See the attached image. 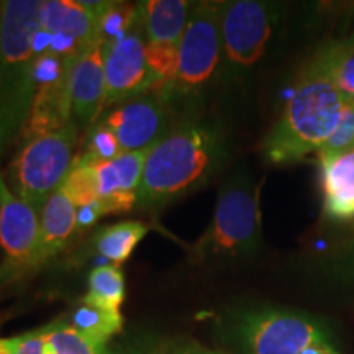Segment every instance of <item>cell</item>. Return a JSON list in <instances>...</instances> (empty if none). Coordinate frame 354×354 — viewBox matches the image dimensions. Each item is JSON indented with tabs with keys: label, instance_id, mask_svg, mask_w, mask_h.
Returning a JSON list of instances; mask_svg holds the SVG:
<instances>
[{
	"label": "cell",
	"instance_id": "17",
	"mask_svg": "<svg viewBox=\"0 0 354 354\" xmlns=\"http://www.w3.org/2000/svg\"><path fill=\"white\" fill-rule=\"evenodd\" d=\"M322 215L335 223H354V148L318 156Z\"/></svg>",
	"mask_w": 354,
	"mask_h": 354
},
{
	"label": "cell",
	"instance_id": "19",
	"mask_svg": "<svg viewBox=\"0 0 354 354\" xmlns=\"http://www.w3.org/2000/svg\"><path fill=\"white\" fill-rule=\"evenodd\" d=\"M194 3L187 0H148L138 6V15L148 43L179 44Z\"/></svg>",
	"mask_w": 354,
	"mask_h": 354
},
{
	"label": "cell",
	"instance_id": "3",
	"mask_svg": "<svg viewBox=\"0 0 354 354\" xmlns=\"http://www.w3.org/2000/svg\"><path fill=\"white\" fill-rule=\"evenodd\" d=\"M38 0L0 2V154L21 133L37 95Z\"/></svg>",
	"mask_w": 354,
	"mask_h": 354
},
{
	"label": "cell",
	"instance_id": "20",
	"mask_svg": "<svg viewBox=\"0 0 354 354\" xmlns=\"http://www.w3.org/2000/svg\"><path fill=\"white\" fill-rule=\"evenodd\" d=\"M307 66L328 79L343 95L354 97V33L323 43Z\"/></svg>",
	"mask_w": 354,
	"mask_h": 354
},
{
	"label": "cell",
	"instance_id": "28",
	"mask_svg": "<svg viewBox=\"0 0 354 354\" xmlns=\"http://www.w3.org/2000/svg\"><path fill=\"white\" fill-rule=\"evenodd\" d=\"M336 354H342V353H336Z\"/></svg>",
	"mask_w": 354,
	"mask_h": 354
},
{
	"label": "cell",
	"instance_id": "11",
	"mask_svg": "<svg viewBox=\"0 0 354 354\" xmlns=\"http://www.w3.org/2000/svg\"><path fill=\"white\" fill-rule=\"evenodd\" d=\"M171 112V104L162 97L146 92L115 105L97 122L112 133L120 154H127L153 148L174 130Z\"/></svg>",
	"mask_w": 354,
	"mask_h": 354
},
{
	"label": "cell",
	"instance_id": "1",
	"mask_svg": "<svg viewBox=\"0 0 354 354\" xmlns=\"http://www.w3.org/2000/svg\"><path fill=\"white\" fill-rule=\"evenodd\" d=\"M227 156V138L215 123L190 120L176 127L148 154L136 207L158 209L201 189Z\"/></svg>",
	"mask_w": 354,
	"mask_h": 354
},
{
	"label": "cell",
	"instance_id": "4",
	"mask_svg": "<svg viewBox=\"0 0 354 354\" xmlns=\"http://www.w3.org/2000/svg\"><path fill=\"white\" fill-rule=\"evenodd\" d=\"M261 185L250 176H233L220 190L209 227L189 246L194 264L234 263L254 258L263 243Z\"/></svg>",
	"mask_w": 354,
	"mask_h": 354
},
{
	"label": "cell",
	"instance_id": "9",
	"mask_svg": "<svg viewBox=\"0 0 354 354\" xmlns=\"http://www.w3.org/2000/svg\"><path fill=\"white\" fill-rule=\"evenodd\" d=\"M81 50L44 51L37 61V95L26 118L21 136L24 141L56 131L73 122L71 79Z\"/></svg>",
	"mask_w": 354,
	"mask_h": 354
},
{
	"label": "cell",
	"instance_id": "12",
	"mask_svg": "<svg viewBox=\"0 0 354 354\" xmlns=\"http://www.w3.org/2000/svg\"><path fill=\"white\" fill-rule=\"evenodd\" d=\"M112 12V2L48 0L39 8V33L50 39L53 51L82 50L104 32Z\"/></svg>",
	"mask_w": 354,
	"mask_h": 354
},
{
	"label": "cell",
	"instance_id": "5",
	"mask_svg": "<svg viewBox=\"0 0 354 354\" xmlns=\"http://www.w3.org/2000/svg\"><path fill=\"white\" fill-rule=\"evenodd\" d=\"M223 2H198L179 43V68L169 86L154 92L167 104L196 99L220 77Z\"/></svg>",
	"mask_w": 354,
	"mask_h": 354
},
{
	"label": "cell",
	"instance_id": "22",
	"mask_svg": "<svg viewBox=\"0 0 354 354\" xmlns=\"http://www.w3.org/2000/svg\"><path fill=\"white\" fill-rule=\"evenodd\" d=\"M125 302V276L120 266H97L88 274V290L82 304L88 307L120 312Z\"/></svg>",
	"mask_w": 354,
	"mask_h": 354
},
{
	"label": "cell",
	"instance_id": "2",
	"mask_svg": "<svg viewBox=\"0 0 354 354\" xmlns=\"http://www.w3.org/2000/svg\"><path fill=\"white\" fill-rule=\"evenodd\" d=\"M342 109V92L305 64L281 117L261 141V154L269 165L289 166L318 153L333 136Z\"/></svg>",
	"mask_w": 354,
	"mask_h": 354
},
{
	"label": "cell",
	"instance_id": "21",
	"mask_svg": "<svg viewBox=\"0 0 354 354\" xmlns=\"http://www.w3.org/2000/svg\"><path fill=\"white\" fill-rule=\"evenodd\" d=\"M148 232L149 227L143 223V221H120V223H115L112 227L102 228L95 234V250L105 259L120 266L130 258L135 248L143 241V238Z\"/></svg>",
	"mask_w": 354,
	"mask_h": 354
},
{
	"label": "cell",
	"instance_id": "7",
	"mask_svg": "<svg viewBox=\"0 0 354 354\" xmlns=\"http://www.w3.org/2000/svg\"><path fill=\"white\" fill-rule=\"evenodd\" d=\"M77 138L79 127L71 122L59 130L24 141L10 165L12 192L41 214L76 161Z\"/></svg>",
	"mask_w": 354,
	"mask_h": 354
},
{
	"label": "cell",
	"instance_id": "27",
	"mask_svg": "<svg viewBox=\"0 0 354 354\" xmlns=\"http://www.w3.org/2000/svg\"><path fill=\"white\" fill-rule=\"evenodd\" d=\"M158 354H228L220 349H214L209 346L194 342V339H184V342H176L167 344Z\"/></svg>",
	"mask_w": 354,
	"mask_h": 354
},
{
	"label": "cell",
	"instance_id": "6",
	"mask_svg": "<svg viewBox=\"0 0 354 354\" xmlns=\"http://www.w3.org/2000/svg\"><path fill=\"white\" fill-rule=\"evenodd\" d=\"M281 25V7L272 2L233 0L221 10L220 79L233 84L248 74L266 56Z\"/></svg>",
	"mask_w": 354,
	"mask_h": 354
},
{
	"label": "cell",
	"instance_id": "18",
	"mask_svg": "<svg viewBox=\"0 0 354 354\" xmlns=\"http://www.w3.org/2000/svg\"><path fill=\"white\" fill-rule=\"evenodd\" d=\"M77 230V207L61 185L39 214V233L32 258V272L56 256Z\"/></svg>",
	"mask_w": 354,
	"mask_h": 354
},
{
	"label": "cell",
	"instance_id": "15",
	"mask_svg": "<svg viewBox=\"0 0 354 354\" xmlns=\"http://www.w3.org/2000/svg\"><path fill=\"white\" fill-rule=\"evenodd\" d=\"M151 149L153 148L120 154L105 161H92V159L77 156L92 165L104 216L110 214H125L136 207V194H138L141 177H143L146 159Z\"/></svg>",
	"mask_w": 354,
	"mask_h": 354
},
{
	"label": "cell",
	"instance_id": "16",
	"mask_svg": "<svg viewBox=\"0 0 354 354\" xmlns=\"http://www.w3.org/2000/svg\"><path fill=\"white\" fill-rule=\"evenodd\" d=\"M0 354H123L109 343H97L73 326L69 318H59L41 328L13 338H0Z\"/></svg>",
	"mask_w": 354,
	"mask_h": 354
},
{
	"label": "cell",
	"instance_id": "13",
	"mask_svg": "<svg viewBox=\"0 0 354 354\" xmlns=\"http://www.w3.org/2000/svg\"><path fill=\"white\" fill-rule=\"evenodd\" d=\"M39 233V212L20 201L0 176V289L32 272V258Z\"/></svg>",
	"mask_w": 354,
	"mask_h": 354
},
{
	"label": "cell",
	"instance_id": "23",
	"mask_svg": "<svg viewBox=\"0 0 354 354\" xmlns=\"http://www.w3.org/2000/svg\"><path fill=\"white\" fill-rule=\"evenodd\" d=\"M69 322L84 336L97 343H109L123 330V317L120 312H109L84 304L71 313Z\"/></svg>",
	"mask_w": 354,
	"mask_h": 354
},
{
	"label": "cell",
	"instance_id": "8",
	"mask_svg": "<svg viewBox=\"0 0 354 354\" xmlns=\"http://www.w3.org/2000/svg\"><path fill=\"white\" fill-rule=\"evenodd\" d=\"M233 342L240 354H302L331 343L325 323L289 308H254L233 322Z\"/></svg>",
	"mask_w": 354,
	"mask_h": 354
},
{
	"label": "cell",
	"instance_id": "14",
	"mask_svg": "<svg viewBox=\"0 0 354 354\" xmlns=\"http://www.w3.org/2000/svg\"><path fill=\"white\" fill-rule=\"evenodd\" d=\"M110 39L104 32L88 41L79 53L71 79L73 122L79 128H91L104 112L105 59Z\"/></svg>",
	"mask_w": 354,
	"mask_h": 354
},
{
	"label": "cell",
	"instance_id": "10",
	"mask_svg": "<svg viewBox=\"0 0 354 354\" xmlns=\"http://www.w3.org/2000/svg\"><path fill=\"white\" fill-rule=\"evenodd\" d=\"M149 91L151 77L146 64V37L136 8L131 12L125 28L109 43L104 110Z\"/></svg>",
	"mask_w": 354,
	"mask_h": 354
},
{
	"label": "cell",
	"instance_id": "24",
	"mask_svg": "<svg viewBox=\"0 0 354 354\" xmlns=\"http://www.w3.org/2000/svg\"><path fill=\"white\" fill-rule=\"evenodd\" d=\"M63 189L77 209L99 202V190H97L94 169H92L91 162L84 161L81 158H76V161H74L68 177L63 183Z\"/></svg>",
	"mask_w": 354,
	"mask_h": 354
},
{
	"label": "cell",
	"instance_id": "26",
	"mask_svg": "<svg viewBox=\"0 0 354 354\" xmlns=\"http://www.w3.org/2000/svg\"><path fill=\"white\" fill-rule=\"evenodd\" d=\"M328 269L338 281L354 286V234L331 251Z\"/></svg>",
	"mask_w": 354,
	"mask_h": 354
},
{
	"label": "cell",
	"instance_id": "25",
	"mask_svg": "<svg viewBox=\"0 0 354 354\" xmlns=\"http://www.w3.org/2000/svg\"><path fill=\"white\" fill-rule=\"evenodd\" d=\"M354 148V97L343 95V109L339 123L331 136L317 156H326V154H338Z\"/></svg>",
	"mask_w": 354,
	"mask_h": 354
}]
</instances>
